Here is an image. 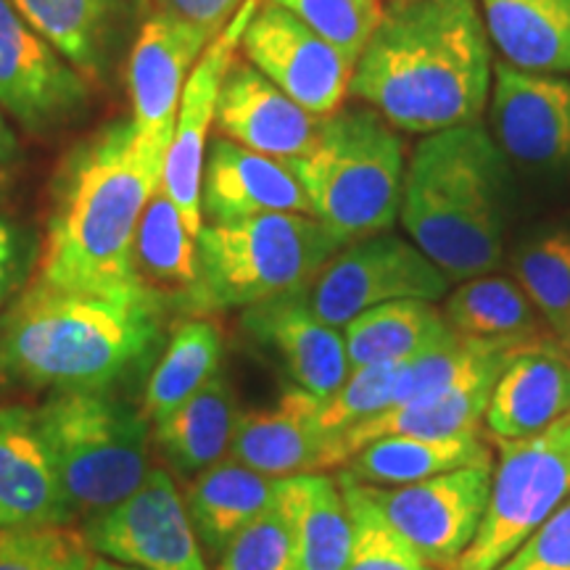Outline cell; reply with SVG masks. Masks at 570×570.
<instances>
[{
  "label": "cell",
  "instance_id": "1",
  "mask_svg": "<svg viewBox=\"0 0 570 570\" xmlns=\"http://www.w3.org/2000/svg\"><path fill=\"white\" fill-rule=\"evenodd\" d=\"M494 80L479 0H389L354 63L348 96L399 132L479 125Z\"/></svg>",
  "mask_w": 570,
  "mask_h": 570
},
{
  "label": "cell",
  "instance_id": "2",
  "mask_svg": "<svg viewBox=\"0 0 570 570\" xmlns=\"http://www.w3.org/2000/svg\"><path fill=\"white\" fill-rule=\"evenodd\" d=\"M161 183L164 164L142 151L130 117L114 119L71 148L53 180L35 281L146 302L132 281V240Z\"/></svg>",
  "mask_w": 570,
  "mask_h": 570
},
{
  "label": "cell",
  "instance_id": "3",
  "mask_svg": "<svg viewBox=\"0 0 570 570\" xmlns=\"http://www.w3.org/2000/svg\"><path fill=\"white\" fill-rule=\"evenodd\" d=\"M161 317L135 298L32 281L0 323V370L32 389L106 391L156 352Z\"/></svg>",
  "mask_w": 570,
  "mask_h": 570
},
{
  "label": "cell",
  "instance_id": "4",
  "mask_svg": "<svg viewBox=\"0 0 570 570\" xmlns=\"http://www.w3.org/2000/svg\"><path fill=\"white\" fill-rule=\"evenodd\" d=\"M508 156L479 125L425 135L404 175L399 219L452 283L489 275L504 256Z\"/></svg>",
  "mask_w": 570,
  "mask_h": 570
},
{
  "label": "cell",
  "instance_id": "5",
  "mask_svg": "<svg viewBox=\"0 0 570 570\" xmlns=\"http://www.w3.org/2000/svg\"><path fill=\"white\" fill-rule=\"evenodd\" d=\"M288 167L312 217L344 246L396 225L407 175L404 140L370 106H341L325 117L312 151Z\"/></svg>",
  "mask_w": 570,
  "mask_h": 570
},
{
  "label": "cell",
  "instance_id": "6",
  "mask_svg": "<svg viewBox=\"0 0 570 570\" xmlns=\"http://www.w3.org/2000/svg\"><path fill=\"white\" fill-rule=\"evenodd\" d=\"M341 248L336 235L309 214L204 223L196 238L198 283L188 317L302 294Z\"/></svg>",
  "mask_w": 570,
  "mask_h": 570
},
{
  "label": "cell",
  "instance_id": "7",
  "mask_svg": "<svg viewBox=\"0 0 570 570\" xmlns=\"http://www.w3.org/2000/svg\"><path fill=\"white\" fill-rule=\"evenodd\" d=\"M71 518H96L125 502L151 473L148 417L106 391H53L35 410Z\"/></svg>",
  "mask_w": 570,
  "mask_h": 570
},
{
  "label": "cell",
  "instance_id": "8",
  "mask_svg": "<svg viewBox=\"0 0 570 570\" xmlns=\"http://www.w3.org/2000/svg\"><path fill=\"white\" fill-rule=\"evenodd\" d=\"M497 460L475 539L449 570H497L570 497V417L537 436L491 441Z\"/></svg>",
  "mask_w": 570,
  "mask_h": 570
},
{
  "label": "cell",
  "instance_id": "9",
  "mask_svg": "<svg viewBox=\"0 0 570 570\" xmlns=\"http://www.w3.org/2000/svg\"><path fill=\"white\" fill-rule=\"evenodd\" d=\"M452 281L407 238L377 233L341 248L306 288V302L325 323L344 327L389 302L436 304Z\"/></svg>",
  "mask_w": 570,
  "mask_h": 570
},
{
  "label": "cell",
  "instance_id": "10",
  "mask_svg": "<svg viewBox=\"0 0 570 570\" xmlns=\"http://www.w3.org/2000/svg\"><path fill=\"white\" fill-rule=\"evenodd\" d=\"M494 462L468 465L410 487H365L386 523L428 566L449 570L475 539Z\"/></svg>",
  "mask_w": 570,
  "mask_h": 570
},
{
  "label": "cell",
  "instance_id": "11",
  "mask_svg": "<svg viewBox=\"0 0 570 570\" xmlns=\"http://www.w3.org/2000/svg\"><path fill=\"white\" fill-rule=\"evenodd\" d=\"M85 539L101 558L142 570H209L173 475L154 468L138 491L85 520Z\"/></svg>",
  "mask_w": 570,
  "mask_h": 570
},
{
  "label": "cell",
  "instance_id": "12",
  "mask_svg": "<svg viewBox=\"0 0 570 570\" xmlns=\"http://www.w3.org/2000/svg\"><path fill=\"white\" fill-rule=\"evenodd\" d=\"M217 35L159 9L138 27L127 59V88L135 135L151 159L167 164L183 88Z\"/></svg>",
  "mask_w": 570,
  "mask_h": 570
},
{
  "label": "cell",
  "instance_id": "13",
  "mask_svg": "<svg viewBox=\"0 0 570 570\" xmlns=\"http://www.w3.org/2000/svg\"><path fill=\"white\" fill-rule=\"evenodd\" d=\"M90 101V82L9 0H0V109L42 135L75 122Z\"/></svg>",
  "mask_w": 570,
  "mask_h": 570
},
{
  "label": "cell",
  "instance_id": "14",
  "mask_svg": "<svg viewBox=\"0 0 570 570\" xmlns=\"http://www.w3.org/2000/svg\"><path fill=\"white\" fill-rule=\"evenodd\" d=\"M238 53L315 117H331L348 98L354 63L302 19L267 0L248 21Z\"/></svg>",
  "mask_w": 570,
  "mask_h": 570
},
{
  "label": "cell",
  "instance_id": "15",
  "mask_svg": "<svg viewBox=\"0 0 570 570\" xmlns=\"http://www.w3.org/2000/svg\"><path fill=\"white\" fill-rule=\"evenodd\" d=\"M262 0H244L233 19L223 27V32L209 42L202 59L190 71L188 82L183 88L180 111H177V127L173 146H169L167 164H164V190L173 198L180 212L185 227L190 235L202 233V177L206 146H209V127L217 114V98L223 80L235 61L248 21L259 9Z\"/></svg>",
  "mask_w": 570,
  "mask_h": 570
},
{
  "label": "cell",
  "instance_id": "16",
  "mask_svg": "<svg viewBox=\"0 0 570 570\" xmlns=\"http://www.w3.org/2000/svg\"><path fill=\"white\" fill-rule=\"evenodd\" d=\"M491 122L504 156L529 167L570 164V80L494 63Z\"/></svg>",
  "mask_w": 570,
  "mask_h": 570
},
{
  "label": "cell",
  "instance_id": "17",
  "mask_svg": "<svg viewBox=\"0 0 570 570\" xmlns=\"http://www.w3.org/2000/svg\"><path fill=\"white\" fill-rule=\"evenodd\" d=\"M246 336L269 348L296 389L327 399L352 373L344 331L325 323L306 302V291L254 304L240 315Z\"/></svg>",
  "mask_w": 570,
  "mask_h": 570
},
{
  "label": "cell",
  "instance_id": "18",
  "mask_svg": "<svg viewBox=\"0 0 570 570\" xmlns=\"http://www.w3.org/2000/svg\"><path fill=\"white\" fill-rule=\"evenodd\" d=\"M323 119L285 96L238 53L219 88L214 127L248 151L291 164L312 151Z\"/></svg>",
  "mask_w": 570,
  "mask_h": 570
},
{
  "label": "cell",
  "instance_id": "19",
  "mask_svg": "<svg viewBox=\"0 0 570 570\" xmlns=\"http://www.w3.org/2000/svg\"><path fill=\"white\" fill-rule=\"evenodd\" d=\"M320 404L323 399L294 386L275 407L240 412L227 458L269 479L338 468L336 439L320 423Z\"/></svg>",
  "mask_w": 570,
  "mask_h": 570
},
{
  "label": "cell",
  "instance_id": "20",
  "mask_svg": "<svg viewBox=\"0 0 570 570\" xmlns=\"http://www.w3.org/2000/svg\"><path fill=\"white\" fill-rule=\"evenodd\" d=\"M570 417V356L560 341L512 348L491 391L483 428L491 441L537 436Z\"/></svg>",
  "mask_w": 570,
  "mask_h": 570
},
{
  "label": "cell",
  "instance_id": "21",
  "mask_svg": "<svg viewBox=\"0 0 570 570\" xmlns=\"http://www.w3.org/2000/svg\"><path fill=\"white\" fill-rule=\"evenodd\" d=\"M71 520L35 410L0 407V529L69 525Z\"/></svg>",
  "mask_w": 570,
  "mask_h": 570
},
{
  "label": "cell",
  "instance_id": "22",
  "mask_svg": "<svg viewBox=\"0 0 570 570\" xmlns=\"http://www.w3.org/2000/svg\"><path fill=\"white\" fill-rule=\"evenodd\" d=\"M309 214V202L288 164L219 135L209 142L202 177L206 223H235L256 214Z\"/></svg>",
  "mask_w": 570,
  "mask_h": 570
},
{
  "label": "cell",
  "instance_id": "23",
  "mask_svg": "<svg viewBox=\"0 0 570 570\" xmlns=\"http://www.w3.org/2000/svg\"><path fill=\"white\" fill-rule=\"evenodd\" d=\"M90 85L109 80L138 0H9Z\"/></svg>",
  "mask_w": 570,
  "mask_h": 570
},
{
  "label": "cell",
  "instance_id": "24",
  "mask_svg": "<svg viewBox=\"0 0 570 570\" xmlns=\"http://www.w3.org/2000/svg\"><path fill=\"white\" fill-rule=\"evenodd\" d=\"M132 281L161 315L180 312L188 317L198 283L196 235L185 227L164 185L154 190L135 230Z\"/></svg>",
  "mask_w": 570,
  "mask_h": 570
},
{
  "label": "cell",
  "instance_id": "25",
  "mask_svg": "<svg viewBox=\"0 0 570 570\" xmlns=\"http://www.w3.org/2000/svg\"><path fill=\"white\" fill-rule=\"evenodd\" d=\"M494 462V446L487 431L460 436H381L360 446L341 465V473L365 487H410L436 479L449 470Z\"/></svg>",
  "mask_w": 570,
  "mask_h": 570
},
{
  "label": "cell",
  "instance_id": "26",
  "mask_svg": "<svg viewBox=\"0 0 570 570\" xmlns=\"http://www.w3.org/2000/svg\"><path fill=\"white\" fill-rule=\"evenodd\" d=\"M238 396L225 375H214L188 402L154 420V444L183 481L230 454L238 425Z\"/></svg>",
  "mask_w": 570,
  "mask_h": 570
},
{
  "label": "cell",
  "instance_id": "27",
  "mask_svg": "<svg viewBox=\"0 0 570 570\" xmlns=\"http://www.w3.org/2000/svg\"><path fill=\"white\" fill-rule=\"evenodd\" d=\"M281 481L256 473L233 458L219 460L190 479L185 487V508L202 550L212 560H219L235 533L275 502Z\"/></svg>",
  "mask_w": 570,
  "mask_h": 570
},
{
  "label": "cell",
  "instance_id": "28",
  "mask_svg": "<svg viewBox=\"0 0 570 570\" xmlns=\"http://www.w3.org/2000/svg\"><path fill=\"white\" fill-rule=\"evenodd\" d=\"M504 63L541 75L570 71V0H479Z\"/></svg>",
  "mask_w": 570,
  "mask_h": 570
},
{
  "label": "cell",
  "instance_id": "29",
  "mask_svg": "<svg viewBox=\"0 0 570 570\" xmlns=\"http://www.w3.org/2000/svg\"><path fill=\"white\" fill-rule=\"evenodd\" d=\"M281 497L294 525V570H346L352 518L338 481L325 473L283 479Z\"/></svg>",
  "mask_w": 570,
  "mask_h": 570
},
{
  "label": "cell",
  "instance_id": "30",
  "mask_svg": "<svg viewBox=\"0 0 570 570\" xmlns=\"http://www.w3.org/2000/svg\"><path fill=\"white\" fill-rule=\"evenodd\" d=\"M441 312L446 325L465 338L510 344L554 338L537 306L512 277L489 273L462 281L452 294H446Z\"/></svg>",
  "mask_w": 570,
  "mask_h": 570
},
{
  "label": "cell",
  "instance_id": "31",
  "mask_svg": "<svg viewBox=\"0 0 570 570\" xmlns=\"http://www.w3.org/2000/svg\"><path fill=\"white\" fill-rule=\"evenodd\" d=\"M341 331L352 367L407 362L454 333L436 304L417 302V298L373 306Z\"/></svg>",
  "mask_w": 570,
  "mask_h": 570
},
{
  "label": "cell",
  "instance_id": "32",
  "mask_svg": "<svg viewBox=\"0 0 570 570\" xmlns=\"http://www.w3.org/2000/svg\"><path fill=\"white\" fill-rule=\"evenodd\" d=\"M225 336L209 317H183L169 333V344L156 362L142 394V415L159 420L188 402L214 375H219Z\"/></svg>",
  "mask_w": 570,
  "mask_h": 570
},
{
  "label": "cell",
  "instance_id": "33",
  "mask_svg": "<svg viewBox=\"0 0 570 570\" xmlns=\"http://www.w3.org/2000/svg\"><path fill=\"white\" fill-rule=\"evenodd\" d=\"M512 275L560 341L570 327V230H547L520 244Z\"/></svg>",
  "mask_w": 570,
  "mask_h": 570
},
{
  "label": "cell",
  "instance_id": "34",
  "mask_svg": "<svg viewBox=\"0 0 570 570\" xmlns=\"http://www.w3.org/2000/svg\"><path fill=\"white\" fill-rule=\"evenodd\" d=\"M352 518V554L346 570H439L420 558L412 547L386 523L362 483L336 475Z\"/></svg>",
  "mask_w": 570,
  "mask_h": 570
},
{
  "label": "cell",
  "instance_id": "35",
  "mask_svg": "<svg viewBox=\"0 0 570 570\" xmlns=\"http://www.w3.org/2000/svg\"><path fill=\"white\" fill-rule=\"evenodd\" d=\"M85 533L69 525L0 529V570H90Z\"/></svg>",
  "mask_w": 570,
  "mask_h": 570
},
{
  "label": "cell",
  "instance_id": "36",
  "mask_svg": "<svg viewBox=\"0 0 570 570\" xmlns=\"http://www.w3.org/2000/svg\"><path fill=\"white\" fill-rule=\"evenodd\" d=\"M402 362H377V365L352 367V373L344 381L336 394L323 399L320 404V423L333 439H336V458L338 444L352 428L365 420L381 415L394 402L396 375ZM341 465V462H338Z\"/></svg>",
  "mask_w": 570,
  "mask_h": 570
},
{
  "label": "cell",
  "instance_id": "37",
  "mask_svg": "<svg viewBox=\"0 0 570 570\" xmlns=\"http://www.w3.org/2000/svg\"><path fill=\"white\" fill-rule=\"evenodd\" d=\"M294 13L309 30L356 63L383 17V0H267Z\"/></svg>",
  "mask_w": 570,
  "mask_h": 570
},
{
  "label": "cell",
  "instance_id": "38",
  "mask_svg": "<svg viewBox=\"0 0 570 570\" xmlns=\"http://www.w3.org/2000/svg\"><path fill=\"white\" fill-rule=\"evenodd\" d=\"M217 570H294V525L281 491L262 515L235 533Z\"/></svg>",
  "mask_w": 570,
  "mask_h": 570
},
{
  "label": "cell",
  "instance_id": "39",
  "mask_svg": "<svg viewBox=\"0 0 570 570\" xmlns=\"http://www.w3.org/2000/svg\"><path fill=\"white\" fill-rule=\"evenodd\" d=\"M497 570H570V497Z\"/></svg>",
  "mask_w": 570,
  "mask_h": 570
},
{
  "label": "cell",
  "instance_id": "40",
  "mask_svg": "<svg viewBox=\"0 0 570 570\" xmlns=\"http://www.w3.org/2000/svg\"><path fill=\"white\" fill-rule=\"evenodd\" d=\"M240 3L244 0H154V9L209 27L212 32H223V27L240 9Z\"/></svg>",
  "mask_w": 570,
  "mask_h": 570
},
{
  "label": "cell",
  "instance_id": "41",
  "mask_svg": "<svg viewBox=\"0 0 570 570\" xmlns=\"http://www.w3.org/2000/svg\"><path fill=\"white\" fill-rule=\"evenodd\" d=\"M27 248L21 230L9 219H0V309L13 296L24 273Z\"/></svg>",
  "mask_w": 570,
  "mask_h": 570
},
{
  "label": "cell",
  "instance_id": "42",
  "mask_svg": "<svg viewBox=\"0 0 570 570\" xmlns=\"http://www.w3.org/2000/svg\"><path fill=\"white\" fill-rule=\"evenodd\" d=\"M19 154H21V148H19L17 132L11 130V125L6 122V117L0 114V164L17 161Z\"/></svg>",
  "mask_w": 570,
  "mask_h": 570
},
{
  "label": "cell",
  "instance_id": "43",
  "mask_svg": "<svg viewBox=\"0 0 570 570\" xmlns=\"http://www.w3.org/2000/svg\"><path fill=\"white\" fill-rule=\"evenodd\" d=\"M90 570H142V568L125 566V562H117V560H109V558H96V560H92Z\"/></svg>",
  "mask_w": 570,
  "mask_h": 570
},
{
  "label": "cell",
  "instance_id": "44",
  "mask_svg": "<svg viewBox=\"0 0 570 570\" xmlns=\"http://www.w3.org/2000/svg\"><path fill=\"white\" fill-rule=\"evenodd\" d=\"M9 185H11V173H9V169L0 167V198L6 196V190H9Z\"/></svg>",
  "mask_w": 570,
  "mask_h": 570
},
{
  "label": "cell",
  "instance_id": "45",
  "mask_svg": "<svg viewBox=\"0 0 570 570\" xmlns=\"http://www.w3.org/2000/svg\"><path fill=\"white\" fill-rule=\"evenodd\" d=\"M560 346H562V348H566V352H568V356H570V327H568V333H566V336H562V338H560Z\"/></svg>",
  "mask_w": 570,
  "mask_h": 570
}]
</instances>
